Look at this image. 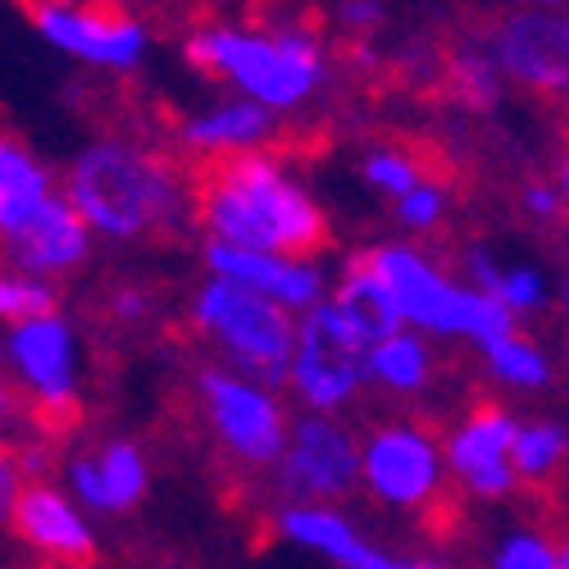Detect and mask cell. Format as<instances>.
Returning a JSON list of instances; mask_svg holds the SVG:
<instances>
[{"instance_id": "6da1fadb", "label": "cell", "mask_w": 569, "mask_h": 569, "mask_svg": "<svg viewBox=\"0 0 569 569\" xmlns=\"http://www.w3.org/2000/svg\"><path fill=\"white\" fill-rule=\"evenodd\" d=\"M192 214L210 242L315 260L333 242V223L306 187L264 151L214 156L192 173Z\"/></svg>"}, {"instance_id": "7a4b0ae2", "label": "cell", "mask_w": 569, "mask_h": 569, "mask_svg": "<svg viewBox=\"0 0 569 569\" xmlns=\"http://www.w3.org/2000/svg\"><path fill=\"white\" fill-rule=\"evenodd\" d=\"M69 201L91 223V232L114 237V242L169 232L192 206V197H182L173 164L123 137L91 141L69 164Z\"/></svg>"}, {"instance_id": "3957f363", "label": "cell", "mask_w": 569, "mask_h": 569, "mask_svg": "<svg viewBox=\"0 0 569 569\" xmlns=\"http://www.w3.org/2000/svg\"><path fill=\"white\" fill-rule=\"evenodd\" d=\"M187 64L206 78H223L242 101L264 110H297L323 87V51L301 28H201L182 46Z\"/></svg>"}, {"instance_id": "277c9868", "label": "cell", "mask_w": 569, "mask_h": 569, "mask_svg": "<svg viewBox=\"0 0 569 569\" xmlns=\"http://www.w3.org/2000/svg\"><path fill=\"white\" fill-rule=\"evenodd\" d=\"M192 319L247 378H256L264 388L292 383L301 323L292 319L288 306H278L260 292H247V288H237V282L210 273L192 301Z\"/></svg>"}, {"instance_id": "5b68a950", "label": "cell", "mask_w": 569, "mask_h": 569, "mask_svg": "<svg viewBox=\"0 0 569 569\" xmlns=\"http://www.w3.org/2000/svg\"><path fill=\"white\" fill-rule=\"evenodd\" d=\"M10 369L32 397L28 423L41 429L46 438H64L82 406H78V338L60 315L10 323V342H6Z\"/></svg>"}, {"instance_id": "8992f818", "label": "cell", "mask_w": 569, "mask_h": 569, "mask_svg": "<svg viewBox=\"0 0 569 569\" xmlns=\"http://www.w3.org/2000/svg\"><path fill=\"white\" fill-rule=\"evenodd\" d=\"M197 397L206 406V419L214 438L228 447V456H237L251 469H278L282 451L292 442V423L282 419V406L273 401V392L247 373H232L219 365H206L197 373Z\"/></svg>"}, {"instance_id": "52a82bcc", "label": "cell", "mask_w": 569, "mask_h": 569, "mask_svg": "<svg viewBox=\"0 0 569 569\" xmlns=\"http://www.w3.org/2000/svg\"><path fill=\"white\" fill-rule=\"evenodd\" d=\"M365 378H369V342L356 333V323L333 301L306 310L292 360V392L301 397V406L315 415L342 410L360 392Z\"/></svg>"}, {"instance_id": "ba28073f", "label": "cell", "mask_w": 569, "mask_h": 569, "mask_svg": "<svg viewBox=\"0 0 569 569\" xmlns=\"http://www.w3.org/2000/svg\"><path fill=\"white\" fill-rule=\"evenodd\" d=\"M28 23L56 51L97 64V69H137L147 56V28L110 6H78V0H28Z\"/></svg>"}, {"instance_id": "9c48e42d", "label": "cell", "mask_w": 569, "mask_h": 569, "mask_svg": "<svg viewBox=\"0 0 569 569\" xmlns=\"http://www.w3.org/2000/svg\"><path fill=\"white\" fill-rule=\"evenodd\" d=\"M365 479V456L351 429L333 415H306L292 423V442L278 460V483L292 501H338Z\"/></svg>"}, {"instance_id": "30bf717a", "label": "cell", "mask_w": 569, "mask_h": 569, "mask_svg": "<svg viewBox=\"0 0 569 569\" xmlns=\"http://www.w3.org/2000/svg\"><path fill=\"white\" fill-rule=\"evenodd\" d=\"M360 456H365V483L383 506L419 510L442 488L447 447H438L415 423H378L360 442Z\"/></svg>"}, {"instance_id": "8fae6325", "label": "cell", "mask_w": 569, "mask_h": 569, "mask_svg": "<svg viewBox=\"0 0 569 569\" xmlns=\"http://www.w3.org/2000/svg\"><path fill=\"white\" fill-rule=\"evenodd\" d=\"M515 438H519V423L506 406H497V401L473 406L447 438V469L456 473V483L469 497L501 501L519 483Z\"/></svg>"}, {"instance_id": "7c38bea8", "label": "cell", "mask_w": 569, "mask_h": 569, "mask_svg": "<svg viewBox=\"0 0 569 569\" xmlns=\"http://www.w3.org/2000/svg\"><path fill=\"white\" fill-rule=\"evenodd\" d=\"M14 538L46 556V565H69V569H87L97 560V533L82 519L78 497L60 492L56 483H23L19 497L6 510Z\"/></svg>"}, {"instance_id": "4fadbf2b", "label": "cell", "mask_w": 569, "mask_h": 569, "mask_svg": "<svg viewBox=\"0 0 569 569\" xmlns=\"http://www.w3.org/2000/svg\"><path fill=\"white\" fill-rule=\"evenodd\" d=\"M488 51L510 82L569 101V19L542 10L510 14L506 23H497Z\"/></svg>"}, {"instance_id": "5bb4252c", "label": "cell", "mask_w": 569, "mask_h": 569, "mask_svg": "<svg viewBox=\"0 0 569 569\" xmlns=\"http://www.w3.org/2000/svg\"><path fill=\"white\" fill-rule=\"evenodd\" d=\"M206 269L214 278L237 282V288L288 306V310H315V306H323V292H328L315 260L264 256V251H242V247H223V242L206 247Z\"/></svg>"}, {"instance_id": "9a60e30c", "label": "cell", "mask_w": 569, "mask_h": 569, "mask_svg": "<svg viewBox=\"0 0 569 569\" xmlns=\"http://www.w3.org/2000/svg\"><path fill=\"white\" fill-rule=\"evenodd\" d=\"M10 242V269L14 273H32V278H51V273H69L87 260L91 251V223L78 214V206L69 197H51Z\"/></svg>"}, {"instance_id": "2e32d148", "label": "cell", "mask_w": 569, "mask_h": 569, "mask_svg": "<svg viewBox=\"0 0 569 569\" xmlns=\"http://www.w3.org/2000/svg\"><path fill=\"white\" fill-rule=\"evenodd\" d=\"M147 456L137 442H106L97 456H78L69 460V488L87 510H106L123 515L147 497Z\"/></svg>"}, {"instance_id": "e0dca14e", "label": "cell", "mask_w": 569, "mask_h": 569, "mask_svg": "<svg viewBox=\"0 0 569 569\" xmlns=\"http://www.w3.org/2000/svg\"><path fill=\"white\" fill-rule=\"evenodd\" d=\"M178 137H182V147L197 151L201 160L260 151L273 137V110H264L256 101H228V106H214L197 119H187L178 128Z\"/></svg>"}, {"instance_id": "ac0fdd59", "label": "cell", "mask_w": 569, "mask_h": 569, "mask_svg": "<svg viewBox=\"0 0 569 569\" xmlns=\"http://www.w3.org/2000/svg\"><path fill=\"white\" fill-rule=\"evenodd\" d=\"M273 529L288 542L306 547V551H319L328 560H338L342 569H351V565L373 556L351 519L342 510H333V506H323V501H288L273 515Z\"/></svg>"}, {"instance_id": "d6986e66", "label": "cell", "mask_w": 569, "mask_h": 569, "mask_svg": "<svg viewBox=\"0 0 569 569\" xmlns=\"http://www.w3.org/2000/svg\"><path fill=\"white\" fill-rule=\"evenodd\" d=\"M328 301H333L356 323V333L369 347L388 342V338H397V333H406V328H410L406 315H401V306H397V297L388 292V282L378 278L360 256H351V264H347V273L338 282V292L328 297Z\"/></svg>"}, {"instance_id": "ffe728a7", "label": "cell", "mask_w": 569, "mask_h": 569, "mask_svg": "<svg viewBox=\"0 0 569 569\" xmlns=\"http://www.w3.org/2000/svg\"><path fill=\"white\" fill-rule=\"evenodd\" d=\"M51 173L23 147L19 137L0 141V232L14 237L46 201H51Z\"/></svg>"}, {"instance_id": "44dd1931", "label": "cell", "mask_w": 569, "mask_h": 569, "mask_svg": "<svg viewBox=\"0 0 569 569\" xmlns=\"http://www.w3.org/2000/svg\"><path fill=\"white\" fill-rule=\"evenodd\" d=\"M369 378L383 392H419V388H429L433 383V356H429V342H423L419 333H397L388 342H378L369 347Z\"/></svg>"}, {"instance_id": "7402d4cb", "label": "cell", "mask_w": 569, "mask_h": 569, "mask_svg": "<svg viewBox=\"0 0 569 569\" xmlns=\"http://www.w3.org/2000/svg\"><path fill=\"white\" fill-rule=\"evenodd\" d=\"M569 456V433L551 419H533V423H519V438H515V473L525 483H547L551 473L565 465Z\"/></svg>"}, {"instance_id": "603a6c76", "label": "cell", "mask_w": 569, "mask_h": 569, "mask_svg": "<svg viewBox=\"0 0 569 569\" xmlns=\"http://www.w3.org/2000/svg\"><path fill=\"white\" fill-rule=\"evenodd\" d=\"M501 64L492 60V51H479V46H460L447 64V82L456 87V97L469 110H492L501 97Z\"/></svg>"}, {"instance_id": "cb8c5ba5", "label": "cell", "mask_w": 569, "mask_h": 569, "mask_svg": "<svg viewBox=\"0 0 569 569\" xmlns=\"http://www.w3.org/2000/svg\"><path fill=\"white\" fill-rule=\"evenodd\" d=\"M483 356H488L492 378H497V383H506V388H547L551 383V360L529 338H519V333L506 338V342L483 347Z\"/></svg>"}, {"instance_id": "d4e9b609", "label": "cell", "mask_w": 569, "mask_h": 569, "mask_svg": "<svg viewBox=\"0 0 569 569\" xmlns=\"http://www.w3.org/2000/svg\"><path fill=\"white\" fill-rule=\"evenodd\" d=\"M60 315V297L46 278L32 273H6L0 278V319L6 323H28V319H46Z\"/></svg>"}, {"instance_id": "484cf974", "label": "cell", "mask_w": 569, "mask_h": 569, "mask_svg": "<svg viewBox=\"0 0 569 569\" xmlns=\"http://www.w3.org/2000/svg\"><path fill=\"white\" fill-rule=\"evenodd\" d=\"M360 173H365V182L373 187V192H383V197H410L415 187L423 182L419 178V169H415V160L401 151V147H373V151H365V160H360Z\"/></svg>"}, {"instance_id": "4316f807", "label": "cell", "mask_w": 569, "mask_h": 569, "mask_svg": "<svg viewBox=\"0 0 569 569\" xmlns=\"http://www.w3.org/2000/svg\"><path fill=\"white\" fill-rule=\"evenodd\" d=\"M492 569H560L556 542H547L542 533H510V538H501Z\"/></svg>"}, {"instance_id": "83f0119b", "label": "cell", "mask_w": 569, "mask_h": 569, "mask_svg": "<svg viewBox=\"0 0 569 569\" xmlns=\"http://www.w3.org/2000/svg\"><path fill=\"white\" fill-rule=\"evenodd\" d=\"M497 301L510 306L515 315H533V310H542V301H547V282H542V273H538L533 264H515V269H506V278H501Z\"/></svg>"}, {"instance_id": "f1b7e54d", "label": "cell", "mask_w": 569, "mask_h": 569, "mask_svg": "<svg viewBox=\"0 0 569 569\" xmlns=\"http://www.w3.org/2000/svg\"><path fill=\"white\" fill-rule=\"evenodd\" d=\"M442 210H447V192H442L438 182H419L410 197H401V201H397V219H401L406 228H415V232L438 228Z\"/></svg>"}, {"instance_id": "f546056e", "label": "cell", "mask_w": 569, "mask_h": 569, "mask_svg": "<svg viewBox=\"0 0 569 569\" xmlns=\"http://www.w3.org/2000/svg\"><path fill=\"white\" fill-rule=\"evenodd\" d=\"M519 206H525V214L529 219H542V223H560V214L569 210V201H565V192L560 187H551V182H525V192H519Z\"/></svg>"}, {"instance_id": "4dcf8cb0", "label": "cell", "mask_w": 569, "mask_h": 569, "mask_svg": "<svg viewBox=\"0 0 569 569\" xmlns=\"http://www.w3.org/2000/svg\"><path fill=\"white\" fill-rule=\"evenodd\" d=\"M338 23L351 32H369L383 23V0H338Z\"/></svg>"}, {"instance_id": "1f68e13d", "label": "cell", "mask_w": 569, "mask_h": 569, "mask_svg": "<svg viewBox=\"0 0 569 569\" xmlns=\"http://www.w3.org/2000/svg\"><path fill=\"white\" fill-rule=\"evenodd\" d=\"M147 292H141V288H119L114 297H110V315L114 319H123V323H137L141 315H147Z\"/></svg>"}, {"instance_id": "d6a6232c", "label": "cell", "mask_w": 569, "mask_h": 569, "mask_svg": "<svg viewBox=\"0 0 569 569\" xmlns=\"http://www.w3.org/2000/svg\"><path fill=\"white\" fill-rule=\"evenodd\" d=\"M351 569H447V565H438V560H401V556H369V560H360V565H351Z\"/></svg>"}, {"instance_id": "836d02e7", "label": "cell", "mask_w": 569, "mask_h": 569, "mask_svg": "<svg viewBox=\"0 0 569 569\" xmlns=\"http://www.w3.org/2000/svg\"><path fill=\"white\" fill-rule=\"evenodd\" d=\"M556 560H560V569H569V538L556 542Z\"/></svg>"}, {"instance_id": "e575fe53", "label": "cell", "mask_w": 569, "mask_h": 569, "mask_svg": "<svg viewBox=\"0 0 569 569\" xmlns=\"http://www.w3.org/2000/svg\"><path fill=\"white\" fill-rule=\"evenodd\" d=\"M560 192H565V201H569V156L560 160Z\"/></svg>"}, {"instance_id": "d590c367", "label": "cell", "mask_w": 569, "mask_h": 569, "mask_svg": "<svg viewBox=\"0 0 569 569\" xmlns=\"http://www.w3.org/2000/svg\"><path fill=\"white\" fill-rule=\"evenodd\" d=\"M560 297H565V306H569V273H565V292H560Z\"/></svg>"}, {"instance_id": "8d00e7d4", "label": "cell", "mask_w": 569, "mask_h": 569, "mask_svg": "<svg viewBox=\"0 0 569 569\" xmlns=\"http://www.w3.org/2000/svg\"><path fill=\"white\" fill-rule=\"evenodd\" d=\"M46 569H69V565H46ZM87 569H91V565H87Z\"/></svg>"}, {"instance_id": "74e56055", "label": "cell", "mask_w": 569, "mask_h": 569, "mask_svg": "<svg viewBox=\"0 0 569 569\" xmlns=\"http://www.w3.org/2000/svg\"><path fill=\"white\" fill-rule=\"evenodd\" d=\"M538 6H556V0H538Z\"/></svg>"}]
</instances>
